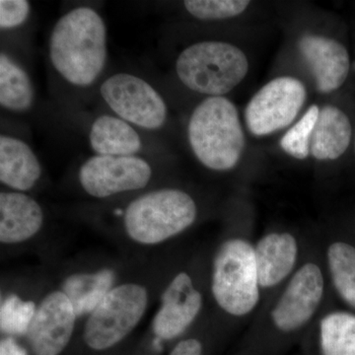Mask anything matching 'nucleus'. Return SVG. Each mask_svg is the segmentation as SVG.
Masks as SVG:
<instances>
[{"mask_svg":"<svg viewBox=\"0 0 355 355\" xmlns=\"http://www.w3.org/2000/svg\"><path fill=\"white\" fill-rule=\"evenodd\" d=\"M51 64L70 84L91 85L107 60V30L94 9L78 7L53 27L49 44Z\"/></svg>","mask_w":355,"mask_h":355,"instance_id":"obj_1","label":"nucleus"},{"mask_svg":"<svg viewBox=\"0 0 355 355\" xmlns=\"http://www.w3.org/2000/svg\"><path fill=\"white\" fill-rule=\"evenodd\" d=\"M188 139L198 160L217 172L235 168L246 144L238 110L225 97H209L198 105L189 121Z\"/></svg>","mask_w":355,"mask_h":355,"instance_id":"obj_2","label":"nucleus"},{"mask_svg":"<svg viewBox=\"0 0 355 355\" xmlns=\"http://www.w3.org/2000/svg\"><path fill=\"white\" fill-rule=\"evenodd\" d=\"M249 60L241 49L220 41H205L184 49L176 60L180 80L191 91L223 97L244 80Z\"/></svg>","mask_w":355,"mask_h":355,"instance_id":"obj_3","label":"nucleus"},{"mask_svg":"<svg viewBox=\"0 0 355 355\" xmlns=\"http://www.w3.org/2000/svg\"><path fill=\"white\" fill-rule=\"evenodd\" d=\"M197 216V205L188 193L160 189L140 196L128 205L123 226L132 241L153 246L183 233Z\"/></svg>","mask_w":355,"mask_h":355,"instance_id":"obj_4","label":"nucleus"},{"mask_svg":"<svg viewBox=\"0 0 355 355\" xmlns=\"http://www.w3.org/2000/svg\"><path fill=\"white\" fill-rule=\"evenodd\" d=\"M260 288L253 245L242 238L222 243L211 275L212 295L219 307L231 316H246L258 305Z\"/></svg>","mask_w":355,"mask_h":355,"instance_id":"obj_5","label":"nucleus"},{"mask_svg":"<svg viewBox=\"0 0 355 355\" xmlns=\"http://www.w3.org/2000/svg\"><path fill=\"white\" fill-rule=\"evenodd\" d=\"M146 287L135 282L119 284L88 316L84 342L95 350L108 349L130 335L148 307Z\"/></svg>","mask_w":355,"mask_h":355,"instance_id":"obj_6","label":"nucleus"},{"mask_svg":"<svg viewBox=\"0 0 355 355\" xmlns=\"http://www.w3.org/2000/svg\"><path fill=\"white\" fill-rule=\"evenodd\" d=\"M307 90L302 81L279 76L263 85L248 103L245 121L254 137H266L291 125L304 106Z\"/></svg>","mask_w":355,"mask_h":355,"instance_id":"obj_7","label":"nucleus"},{"mask_svg":"<svg viewBox=\"0 0 355 355\" xmlns=\"http://www.w3.org/2000/svg\"><path fill=\"white\" fill-rule=\"evenodd\" d=\"M100 92L121 120L146 130H157L164 125V100L144 79L132 74H114L102 84Z\"/></svg>","mask_w":355,"mask_h":355,"instance_id":"obj_8","label":"nucleus"},{"mask_svg":"<svg viewBox=\"0 0 355 355\" xmlns=\"http://www.w3.org/2000/svg\"><path fill=\"white\" fill-rule=\"evenodd\" d=\"M151 177L150 165L137 156L96 155L79 170L83 190L97 198L146 188Z\"/></svg>","mask_w":355,"mask_h":355,"instance_id":"obj_9","label":"nucleus"},{"mask_svg":"<svg viewBox=\"0 0 355 355\" xmlns=\"http://www.w3.org/2000/svg\"><path fill=\"white\" fill-rule=\"evenodd\" d=\"M324 288L323 273L316 263L301 266L273 308V324L286 333L302 328L319 308Z\"/></svg>","mask_w":355,"mask_h":355,"instance_id":"obj_10","label":"nucleus"},{"mask_svg":"<svg viewBox=\"0 0 355 355\" xmlns=\"http://www.w3.org/2000/svg\"><path fill=\"white\" fill-rule=\"evenodd\" d=\"M76 313L64 292L53 291L37 307L28 340L35 355H58L73 335Z\"/></svg>","mask_w":355,"mask_h":355,"instance_id":"obj_11","label":"nucleus"},{"mask_svg":"<svg viewBox=\"0 0 355 355\" xmlns=\"http://www.w3.org/2000/svg\"><path fill=\"white\" fill-rule=\"evenodd\" d=\"M202 304V293L190 275L178 273L161 296L160 308L153 319L154 335L164 340L181 336L197 319Z\"/></svg>","mask_w":355,"mask_h":355,"instance_id":"obj_12","label":"nucleus"},{"mask_svg":"<svg viewBox=\"0 0 355 355\" xmlns=\"http://www.w3.org/2000/svg\"><path fill=\"white\" fill-rule=\"evenodd\" d=\"M298 49L319 92L331 93L342 87L350 69L349 53L342 43L328 37L307 34L299 40Z\"/></svg>","mask_w":355,"mask_h":355,"instance_id":"obj_13","label":"nucleus"},{"mask_svg":"<svg viewBox=\"0 0 355 355\" xmlns=\"http://www.w3.org/2000/svg\"><path fill=\"white\" fill-rule=\"evenodd\" d=\"M44 212L34 198L21 191L0 193V242L15 245L28 241L43 227Z\"/></svg>","mask_w":355,"mask_h":355,"instance_id":"obj_14","label":"nucleus"},{"mask_svg":"<svg viewBox=\"0 0 355 355\" xmlns=\"http://www.w3.org/2000/svg\"><path fill=\"white\" fill-rule=\"evenodd\" d=\"M261 287L270 288L291 275L298 257V244L289 233H270L254 247Z\"/></svg>","mask_w":355,"mask_h":355,"instance_id":"obj_15","label":"nucleus"},{"mask_svg":"<svg viewBox=\"0 0 355 355\" xmlns=\"http://www.w3.org/2000/svg\"><path fill=\"white\" fill-rule=\"evenodd\" d=\"M42 175V167L31 147L22 140L0 137V181L17 191L31 190Z\"/></svg>","mask_w":355,"mask_h":355,"instance_id":"obj_16","label":"nucleus"},{"mask_svg":"<svg viewBox=\"0 0 355 355\" xmlns=\"http://www.w3.org/2000/svg\"><path fill=\"white\" fill-rule=\"evenodd\" d=\"M352 128L349 116L333 105L320 109L312 140L310 156L320 161L336 160L345 154L352 141Z\"/></svg>","mask_w":355,"mask_h":355,"instance_id":"obj_17","label":"nucleus"},{"mask_svg":"<svg viewBox=\"0 0 355 355\" xmlns=\"http://www.w3.org/2000/svg\"><path fill=\"white\" fill-rule=\"evenodd\" d=\"M89 141L98 155L135 156L142 146L139 133L128 121L108 114L96 119Z\"/></svg>","mask_w":355,"mask_h":355,"instance_id":"obj_18","label":"nucleus"},{"mask_svg":"<svg viewBox=\"0 0 355 355\" xmlns=\"http://www.w3.org/2000/svg\"><path fill=\"white\" fill-rule=\"evenodd\" d=\"M116 273L109 268L94 272L69 275L62 284L65 295L73 305L77 317L90 315L105 296L114 288Z\"/></svg>","mask_w":355,"mask_h":355,"instance_id":"obj_19","label":"nucleus"},{"mask_svg":"<svg viewBox=\"0 0 355 355\" xmlns=\"http://www.w3.org/2000/svg\"><path fill=\"white\" fill-rule=\"evenodd\" d=\"M35 93L31 80L25 70L6 53L0 55V104L13 112H25L31 108Z\"/></svg>","mask_w":355,"mask_h":355,"instance_id":"obj_20","label":"nucleus"},{"mask_svg":"<svg viewBox=\"0 0 355 355\" xmlns=\"http://www.w3.org/2000/svg\"><path fill=\"white\" fill-rule=\"evenodd\" d=\"M323 355H355V315L334 312L320 324Z\"/></svg>","mask_w":355,"mask_h":355,"instance_id":"obj_21","label":"nucleus"},{"mask_svg":"<svg viewBox=\"0 0 355 355\" xmlns=\"http://www.w3.org/2000/svg\"><path fill=\"white\" fill-rule=\"evenodd\" d=\"M327 259L336 291L355 308V248L345 242L333 243Z\"/></svg>","mask_w":355,"mask_h":355,"instance_id":"obj_22","label":"nucleus"},{"mask_svg":"<svg viewBox=\"0 0 355 355\" xmlns=\"http://www.w3.org/2000/svg\"><path fill=\"white\" fill-rule=\"evenodd\" d=\"M37 306L34 301L26 300L15 294L7 296L0 306V329L7 336L27 335Z\"/></svg>","mask_w":355,"mask_h":355,"instance_id":"obj_23","label":"nucleus"},{"mask_svg":"<svg viewBox=\"0 0 355 355\" xmlns=\"http://www.w3.org/2000/svg\"><path fill=\"white\" fill-rule=\"evenodd\" d=\"M320 108L312 105L282 137L280 147L291 157L304 160L310 156L311 140L316 125Z\"/></svg>","mask_w":355,"mask_h":355,"instance_id":"obj_24","label":"nucleus"},{"mask_svg":"<svg viewBox=\"0 0 355 355\" xmlns=\"http://www.w3.org/2000/svg\"><path fill=\"white\" fill-rule=\"evenodd\" d=\"M251 2L248 0H188L184 8L198 19L223 20L237 17L246 11Z\"/></svg>","mask_w":355,"mask_h":355,"instance_id":"obj_25","label":"nucleus"},{"mask_svg":"<svg viewBox=\"0 0 355 355\" xmlns=\"http://www.w3.org/2000/svg\"><path fill=\"white\" fill-rule=\"evenodd\" d=\"M30 3L25 0H1L0 1V28L13 29L26 22L29 17Z\"/></svg>","mask_w":355,"mask_h":355,"instance_id":"obj_26","label":"nucleus"},{"mask_svg":"<svg viewBox=\"0 0 355 355\" xmlns=\"http://www.w3.org/2000/svg\"><path fill=\"white\" fill-rule=\"evenodd\" d=\"M170 355H202V343L196 338H188L178 343Z\"/></svg>","mask_w":355,"mask_h":355,"instance_id":"obj_27","label":"nucleus"},{"mask_svg":"<svg viewBox=\"0 0 355 355\" xmlns=\"http://www.w3.org/2000/svg\"><path fill=\"white\" fill-rule=\"evenodd\" d=\"M0 355H28L22 345L16 342L12 336L2 338L0 343Z\"/></svg>","mask_w":355,"mask_h":355,"instance_id":"obj_28","label":"nucleus"},{"mask_svg":"<svg viewBox=\"0 0 355 355\" xmlns=\"http://www.w3.org/2000/svg\"><path fill=\"white\" fill-rule=\"evenodd\" d=\"M354 150H355V139H354Z\"/></svg>","mask_w":355,"mask_h":355,"instance_id":"obj_29","label":"nucleus"}]
</instances>
